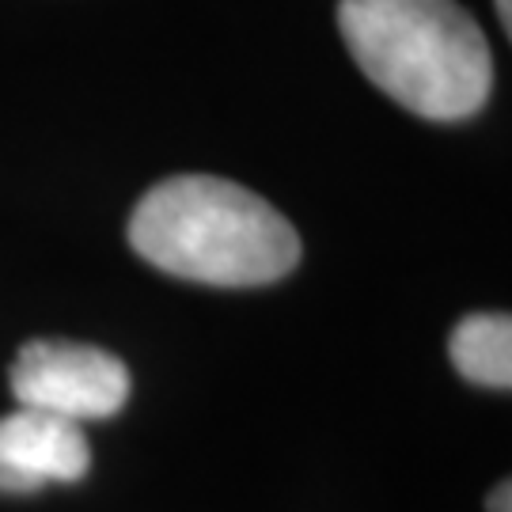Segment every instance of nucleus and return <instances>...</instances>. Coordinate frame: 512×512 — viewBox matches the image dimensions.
I'll return each mask as SVG.
<instances>
[{
    "label": "nucleus",
    "instance_id": "f257e3e1",
    "mask_svg": "<svg viewBox=\"0 0 512 512\" xmlns=\"http://www.w3.org/2000/svg\"><path fill=\"white\" fill-rule=\"evenodd\" d=\"M133 251L156 270L198 285L251 289L293 274L300 236L255 190L213 175H175L129 217Z\"/></svg>",
    "mask_w": 512,
    "mask_h": 512
},
{
    "label": "nucleus",
    "instance_id": "f03ea898",
    "mask_svg": "<svg viewBox=\"0 0 512 512\" xmlns=\"http://www.w3.org/2000/svg\"><path fill=\"white\" fill-rule=\"evenodd\" d=\"M338 27L361 73L418 118L459 122L490 99V42L456 0H342Z\"/></svg>",
    "mask_w": 512,
    "mask_h": 512
},
{
    "label": "nucleus",
    "instance_id": "7ed1b4c3",
    "mask_svg": "<svg viewBox=\"0 0 512 512\" xmlns=\"http://www.w3.org/2000/svg\"><path fill=\"white\" fill-rule=\"evenodd\" d=\"M8 387L19 406L84 425L114 418L126 406L129 368L99 346L35 338L19 349Z\"/></svg>",
    "mask_w": 512,
    "mask_h": 512
},
{
    "label": "nucleus",
    "instance_id": "20e7f679",
    "mask_svg": "<svg viewBox=\"0 0 512 512\" xmlns=\"http://www.w3.org/2000/svg\"><path fill=\"white\" fill-rule=\"evenodd\" d=\"M92 448L76 421L19 406L0 418V494H35L50 482H80Z\"/></svg>",
    "mask_w": 512,
    "mask_h": 512
},
{
    "label": "nucleus",
    "instance_id": "39448f33",
    "mask_svg": "<svg viewBox=\"0 0 512 512\" xmlns=\"http://www.w3.org/2000/svg\"><path fill=\"white\" fill-rule=\"evenodd\" d=\"M448 357L463 380L478 387H512V319L497 311L463 315L448 338Z\"/></svg>",
    "mask_w": 512,
    "mask_h": 512
},
{
    "label": "nucleus",
    "instance_id": "423d86ee",
    "mask_svg": "<svg viewBox=\"0 0 512 512\" xmlns=\"http://www.w3.org/2000/svg\"><path fill=\"white\" fill-rule=\"evenodd\" d=\"M490 512H512V490H509V482H501L494 494H490Z\"/></svg>",
    "mask_w": 512,
    "mask_h": 512
},
{
    "label": "nucleus",
    "instance_id": "0eeeda50",
    "mask_svg": "<svg viewBox=\"0 0 512 512\" xmlns=\"http://www.w3.org/2000/svg\"><path fill=\"white\" fill-rule=\"evenodd\" d=\"M497 12H501V23H505V31L512 27V0H497Z\"/></svg>",
    "mask_w": 512,
    "mask_h": 512
}]
</instances>
